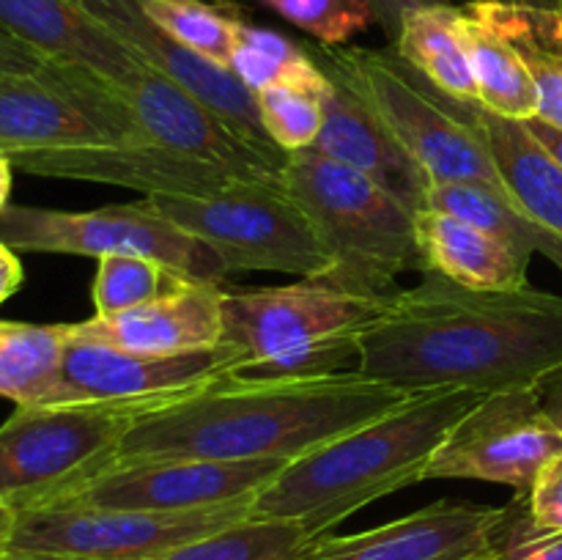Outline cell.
<instances>
[{
	"label": "cell",
	"instance_id": "obj_1",
	"mask_svg": "<svg viewBox=\"0 0 562 560\" xmlns=\"http://www.w3.org/2000/svg\"><path fill=\"white\" fill-rule=\"evenodd\" d=\"M357 371L406 393L543 388L562 371V296L532 285L477 291L423 272L362 333Z\"/></svg>",
	"mask_w": 562,
	"mask_h": 560
},
{
	"label": "cell",
	"instance_id": "obj_2",
	"mask_svg": "<svg viewBox=\"0 0 562 560\" xmlns=\"http://www.w3.org/2000/svg\"><path fill=\"white\" fill-rule=\"evenodd\" d=\"M412 395L360 371L311 379H236L225 373L137 421L121 439L115 461H294Z\"/></svg>",
	"mask_w": 562,
	"mask_h": 560
},
{
	"label": "cell",
	"instance_id": "obj_3",
	"mask_svg": "<svg viewBox=\"0 0 562 560\" xmlns=\"http://www.w3.org/2000/svg\"><path fill=\"white\" fill-rule=\"evenodd\" d=\"M481 393L428 390L395 410L289 461L252 497L250 516L285 519L322 538L357 514L412 483L426 481L434 450Z\"/></svg>",
	"mask_w": 562,
	"mask_h": 560
},
{
	"label": "cell",
	"instance_id": "obj_4",
	"mask_svg": "<svg viewBox=\"0 0 562 560\" xmlns=\"http://www.w3.org/2000/svg\"><path fill=\"white\" fill-rule=\"evenodd\" d=\"M395 294H357L324 278L225 291L223 340L236 379H311L355 371L360 338Z\"/></svg>",
	"mask_w": 562,
	"mask_h": 560
},
{
	"label": "cell",
	"instance_id": "obj_5",
	"mask_svg": "<svg viewBox=\"0 0 562 560\" xmlns=\"http://www.w3.org/2000/svg\"><path fill=\"white\" fill-rule=\"evenodd\" d=\"M280 187L311 217L329 256L327 283L357 294H395L398 275L426 272L415 214L387 190L316 148L285 154Z\"/></svg>",
	"mask_w": 562,
	"mask_h": 560
},
{
	"label": "cell",
	"instance_id": "obj_6",
	"mask_svg": "<svg viewBox=\"0 0 562 560\" xmlns=\"http://www.w3.org/2000/svg\"><path fill=\"white\" fill-rule=\"evenodd\" d=\"M162 406L168 404H20L0 426V500L31 511L71 497L113 464L126 432Z\"/></svg>",
	"mask_w": 562,
	"mask_h": 560
},
{
	"label": "cell",
	"instance_id": "obj_7",
	"mask_svg": "<svg viewBox=\"0 0 562 560\" xmlns=\"http://www.w3.org/2000/svg\"><path fill=\"white\" fill-rule=\"evenodd\" d=\"M324 75L355 88L384 121L395 141L417 159L431 184L483 181L508 190L481 132L450 108L448 99L423 80L395 49L307 47Z\"/></svg>",
	"mask_w": 562,
	"mask_h": 560
},
{
	"label": "cell",
	"instance_id": "obj_8",
	"mask_svg": "<svg viewBox=\"0 0 562 560\" xmlns=\"http://www.w3.org/2000/svg\"><path fill=\"white\" fill-rule=\"evenodd\" d=\"M162 217L212 247L234 272L318 278L329 256L300 203L278 179H239L214 195H143Z\"/></svg>",
	"mask_w": 562,
	"mask_h": 560
},
{
	"label": "cell",
	"instance_id": "obj_9",
	"mask_svg": "<svg viewBox=\"0 0 562 560\" xmlns=\"http://www.w3.org/2000/svg\"><path fill=\"white\" fill-rule=\"evenodd\" d=\"M0 242L14 253L151 258L168 272L201 283L220 285L231 278V269L212 247L162 217L146 198L93 212H55L9 203L0 212Z\"/></svg>",
	"mask_w": 562,
	"mask_h": 560
},
{
	"label": "cell",
	"instance_id": "obj_10",
	"mask_svg": "<svg viewBox=\"0 0 562 560\" xmlns=\"http://www.w3.org/2000/svg\"><path fill=\"white\" fill-rule=\"evenodd\" d=\"M124 143L148 141L110 82L55 64L0 77V152L16 170L49 154Z\"/></svg>",
	"mask_w": 562,
	"mask_h": 560
},
{
	"label": "cell",
	"instance_id": "obj_11",
	"mask_svg": "<svg viewBox=\"0 0 562 560\" xmlns=\"http://www.w3.org/2000/svg\"><path fill=\"white\" fill-rule=\"evenodd\" d=\"M250 505L252 497L198 511L44 505L16 511L5 549L69 560H159L184 544L247 519Z\"/></svg>",
	"mask_w": 562,
	"mask_h": 560
},
{
	"label": "cell",
	"instance_id": "obj_12",
	"mask_svg": "<svg viewBox=\"0 0 562 560\" xmlns=\"http://www.w3.org/2000/svg\"><path fill=\"white\" fill-rule=\"evenodd\" d=\"M562 453V432L543 410L541 388L486 393L450 426L426 467L428 478L503 483L527 494Z\"/></svg>",
	"mask_w": 562,
	"mask_h": 560
},
{
	"label": "cell",
	"instance_id": "obj_13",
	"mask_svg": "<svg viewBox=\"0 0 562 560\" xmlns=\"http://www.w3.org/2000/svg\"><path fill=\"white\" fill-rule=\"evenodd\" d=\"M223 344L190 355H140L88 338L69 324L58 384L44 404L88 401H159L170 404L234 371Z\"/></svg>",
	"mask_w": 562,
	"mask_h": 560
},
{
	"label": "cell",
	"instance_id": "obj_14",
	"mask_svg": "<svg viewBox=\"0 0 562 560\" xmlns=\"http://www.w3.org/2000/svg\"><path fill=\"white\" fill-rule=\"evenodd\" d=\"M289 461L217 459H132L115 461L60 503L97 508L198 511L250 500ZM58 505V503H55ZM44 508V505H42Z\"/></svg>",
	"mask_w": 562,
	"mask_h": 560
},
{
	"label": "cell",
	"instance_id": "obj_15",
	"mask_svg": "<svg viewBox=\"0 0 562 560\" xmlns=\"http://www.w3.org/2000/svg\"><path fill=\"white\" fill-rule=\"evenodd\" d=\"M115 93L154 146L217 165L241 179L280 176L285 163L280 148H263L247 141L195 93L148 64H143L124 86L115 88Z\"/></svg>",
	"mask_w": 562,
	"mask_h": 560
},
{
	"label": "cell",
	"instance_id": "obj_16",
	"mask_svg": "<svg viewBox=\"0 0 562 560\" xmlns=\"http://www.w3.org/2000/svg\"><path fill=\"white\" fill-rule=\"evenodd\" d=\"M503 519L505 505L439 500L373 530L327 533L302 560H497Z\"/></svg>",
	"mask_w": 562,
	"mask_h": 560
},
{
	"label": "cell",
	"instance_id": "obj_17",
	"mask_svg": "<svg viewBox=\"0 0 562 560\" xmlns=\"http://www.w3.org/2000/svg\"><path fill=\"white\" fill-rule=\"evenodd\" d=\"M327 80L322 93L324 124L313 148L376 181L412 214L428 209L431 179L426 170L395 141L393 132L355 88L333 75H327Z\"/></svg>",
	"mask_w": 562,
	"mask_h": 560
},
{
	"label": "cell",
	"instance_id": "obj_18",
	"mask_svg": "<svg viewBox=\"0 0 562 560\" xmlns=\"http://www.w3.org/2000/svg\"><path fill=\"white\" fill-rule=\"evenodd\" d=\"M223 296L217 283L179 278L157 300L115 316L77 322V333L140 355H190L223 340Z\"/></svg>",
	"mask_w": 562,
	"mask_h": 560
},
{
	"label": "cell",
	"instance_id": "obj_19",
	"mask_svg": "<svg viewBox=\"0 0 562 560\" xmlns=\"http://www.w3.org/2000/svg\"><path fill=\"white\" fill-rule=\"evenodd\" d=\"M22 170L33 176H53V179L130 187L143 195H214L241 179L217 165L181 157L154 143H124V146L49 154V157L33 159Z\"/></svg>",
	"mask_w": 562,
	"mask_h": 560
},
{
	"label": "cell",
	"instance_id": "obj_20",
	"mask_svg": "<svg viewBox=\"0 0 562 560\" xmlns=\"http://www.w3.org/2000/svg\"><path fill=\"white\" fill-rule=\"evenodd\" d=\"M0 27L47 64L88 71L113 88L124 86L143 66L75 0H0Z\"/></svg>",
	"mask_w": 562,
	"mask_h": 560
},
{
	"label": "cell",
	"instance_id": "obj_21",
	"mask_svg": "<svg viewBox=\"0 0 562 560\" xmlns=\"http://www.w3.org/2000/svg\"><path fill=\"white\" fill-rule=\"evenodd\" d=\"M445 99L481 132L505 187L519 206L562 242V163L532 135L527 121L494 115L477 102Z\"/></svg>",
	"mask_w": 562,
	"mask_h": 560
},
{
	"label": "cell",
	"instance_id": "obj_22",
	"mask_svg": "<svg viewBox=\"0 0 562 560\" xmlns=\"http://www.w3.org/2000/svg\"><path fill=\"white\" fill-rule=\"evenodd\" d=\"M415 236L426 272H437L477 291H514L530 285V261L459 214L423 209L415 214Z\"/></svg>",
	"mask_w": 562,
	"mask_h": 560
},
{
	"label": "cell",
	"instance_id": "obj_23",
	"mask_svg": "<svg viewBox=\"0 0 562 560\" xmlns=\"http://www.w3.org/2000/svg\"><path fill=\"white\" fill-rule=\"evenodd\" d=\"M467 5L494 31L503 33L525 60L538 88L536 121L562 130V9H536L497 0H470Z\"/></svg>",
	"mask_w": 562,
	"mask_h": 560
},
{
	"label": "cell",
	"instance_id": "obj_24",
	"mask_svg": "<svg viewBox=\"0 0 562 560\" xmlns=\"http://www.w3.org/2000/svg\"><path fill=\"white\" fill-rule=\"evenodd\" d=\"M393 49L439 93L459 102H477L475 77L459 27V5L437 3L406 11Z\"/></svg>",
	"mask_w": 562,
	"mask_h": 560
},
{
	"label": "cell",
	"instance_id": "obj_25",
	"mask_svg": "<svg viewBox=\"0 0 562 560\" xmlns=\"http://www.w3.org/2000/svg\"><path fill=\"white\" fill-rule=\"evenodd\" d=\"M459 27L475 77L477 104L503 119H536L538 88L514 44L470 5H459Z\"/></svg>",
	"mask_w": 562,
	"mask_h": 560
},
{
	"label": "cell",
	"instance_id": "obj_26",
	"mask_svg": "<svg viewBox=\"0 0 562 560\" xmlns=\"http://www.w3.org/2000/svg\"><path fill=\"white\" fill-rule=\"evenodd\" d=\"M428 209L459 214L514 247L527 261L541 253L562 269V242L532 220L508 190L483 181H439L428 190Z\"/></svg>",
	"mask_w": 562,
	"mask_h": 560
},
{
	"label": "cell",
	"instance_id": "obj_27",
	"mask_svg": "<svg viewBox=\"0 0 562 560\" xmlns=\"http://www.w3.org/2000/svg\"><path fill=\"white\" fill-rule=\"evenodd\" d=\"M69 324L0 322V395L44 404L58 384Z\"/></svg>",
	"mask_w": 562,
	"mask_h": 560
},
{
	"label": "cell",
	"instance_id": "obj_28",
	"mask_svg": "<svg viewBox=\"0 0 562 560\" xmlns=\"http://www.w3.org/2000/svg\"><path fill=\"white\" fill-rule=\"evenodd\" d=\"M318 538L285 519H247L184 544L159 560H302Z\"/></svg>",
	"mask_w": 562,
	"mask_h": 560
},
{
	"label": "cell",
	"instance_id": "obj_29",
	"mask_svg": "<svg viewBox=\"0 0 562 560\" xmlns=\"http://www.w3.org/2000/svg\"><path fill=\"white\" fill-rule=\"evenodd\" d=\"M148 20L192 53L228 66L241 14L220 0H137Z\"/></svg>",
	"mask_w": 562,
	"mask_h": 560
},
{
	"label": "cell",
	"instance_id": "obj_30",
	"mask_svg": "<svg viewBox=\"0 0 562 560\" xmlns=\"http://www.w3.org/2000/svg\"><path fill=\"white\" fill-rule=\"evenodd\" d=\"M228 69L252 93L278 82H322L327 77L311 49L267 27H252L250 22H241L236 33Z\"/></svg>",
	"mask_w": 562,
	"mask_h": 560
},
{
	"label": "cell",
	"instance_id": "obj_31",
	"mask_svg": "<svg viewBox=\"0 0 562 560\" xmlns=\"http://www.w3.org/2000/svg\"><path fill=\"white\" fill-rule=\"evenodd\" d=\"M327 82V77L322 82H278L256 93L258 119L280 152L294 154L316 146L324 124L322 93Z\"/></svg>",
	"mask_w": 562,
	"mask_h": 560
},
{
	"label": "cell",
	"instance_id": "obj_32",
	"mask_svg": "<svg viewBox=\"0 0 562 560\" xmlns=\"http://www.w3.org/2000/svg\"><path fill=\"white\" fill-rule=\"evenodd\" d=\"M181 275L168 272L162 264L137 256H104L99 258L93 278V316H115L137 305L157 300Z\"/></svg>",
	"mask_w": 562,
	"mask_h": 560
},
{
	"label": "cell",
	"instance_id": "obj_33",
	"mask_svg": "<svg viewBox=\"0 0 562 560\" xmlns=\"http://www.w3.org/2000/svg\"><path fill=\"white\" fill-rule=\"evenodd\" d=\"M283 20L311 33L324 47H344L351 36L376 25L371 0H261Z\"/></svg>",
	"mask_w": 562,
	"mask_h": 560
},
{
	"label": "cell",
	"instance_id": "obj_34",
	"mask_svg": "<svg viewBox=\"0 0 562 560\" xmlns=\"http://www.w3.org/2000/svg\"><path fill=\"white\" fill-rule=\"evenodd\" d=\"M497 560H562V530H543L530 519L527 494L505 505Z\"/></svg>",
	"mask_w": 562,
	"mask_h": 560
},
{
	"label": "cell",
	"instance_id": "obj_35",
	"mask_svg": "<svg viewBox=\"0 0 562 560\" xmlns=\"http://www.w3.org/2000/svg\"><path fill=\"white\" fill-rule=\"evenodd\" d=\"M530 519L543 530H562V453L554 456L527 492Z\"/></svg>",
	"mask_w": 562,
	"mask_h": 560
},
{
	"label": "cell",
	"instance_id": "obj_36",
	"mask_svg": "<svg viewBox=\"0 0 562 560\" xmlns=\"http://www.w3.org/2000/svg\"><path fill=\"white\" fill-rule=\"evenodd\" d=\"M44 66H47V60L42 55L33 53L27 44H22L20 38L0 27V77L33 75V71H42Z\"/></svg>",
	"mask_w": 562,
	"mask_h": 560
},
{
	"label": "cell",
	"instance_id": "obj_37",
	"mask_svg": "<svg viewBox=\"0 0 562 560\" xmlns=\"http://www.w3.org/2000/svg\"><path fill=\"white\" fill-rule=\"evenodd\" d=\"M373 11H376V25H382V31L387 33L390 42H395L401 31V20H404L406 11L420 9V5H437L448 3V0H371Z\"/></svg>",
	"mask_w": 562,
	"mask_h": 560
},
{
	"label": "cell",
	"instance_id": "obj_38",
	"mask_svg": "<svg viewBox=\"0 0 562 560\" xmlns=\"http://www.w3.org/2000/svg\"><path fill=\"white\" fill-rule=\"evenodd\" d=\"M22 264L11 247L0 242V302L9 300L16 289L22 285Z\"/></svg>",
	"mask_w": 562,
	"mask_h": 560
},
{
	"label": "cell",
	"instance_id": "obj_39",
	"mask_svg": "<svg viewBox=\"0 0 562 560\" xmlns=\"http://www.w3.org/2000/svg\"><path fill=\"white\" fill-rule=\"evenodd\" d=\"M541 395H543V410H547V415L552 417L554 426L562 432V371L554 373L549 382H543Z\"/></svg>",
	"mask_w": 562,
	"mask_h": 560
},
{
	"label": "cell",
	"instance_id": "obj_40",
	"mask_svg": "<svg viewBox=\"0 0 562 560\" xmlns=\"http://www.w3.org/2000/svg\"><path fill=\"white\" fill-rule=\"evenodd\" d=\"M527 126H530L532 135H536L538 141H541L543 146L554 154V159L562 163V130H554V126L543 124V121H536V119L527 121Z\"/></svg>",
	"mask_w": 562,
	"mask_h": 560
},
{
	"label": "cell",
	"instance_id": "obj_41",
	"mask_svg": "<svg viewBox=\"0 0 562 560\" xmlns=\"http://www.w3.org/2000/svg\"><path fill=\"white\" fill-rule=\"evenodd\" d=\"M14 525H16V508L5 503V500H0V549L9 547Z\"/></svg>",
	"mask_w": 562,
	"mask_h": 560
},
{
	"label": "cell",
	"instance_id": "obj_42",
	"mask_svg": "<svg viewBox=\"0 0 562 560\" xmlns=\"http://www.w3.org/2000/svg\"><path fill=\"white\" fill-rule=\"evenodd\" d=\"M11 176H14V165L11 159L0 152V212L9 206V192H11Z\"/></svg>",
	"mask_w": 562,
	"mask_h": 560
},
{
	"label": "cell",
	"instance_id": "obj_43",
	"mask_svg": "<svg viewBox=\"0 0 562 560\" xmlns=\"http://www.w3.org/2000/svg\"><path fill=\"white\" fill-rule=\"evenodd\" d=\"M0 560H69V558H55V555H36V552H20V549H0Z\"/></svg>",
	"mask_w": 562,
	"mask_h": 560
},
{
	"label": "cell",
	"instance_id": "obj_44",
	"mask_svg": "<svg viewBox=\"0 0 562 560\" xmlns=\"http://www.w3.org/2000/svg\"><path fill=\"white\" fill-rule=\"evenodd\" d=\"M497 3L536 5V9H562V0H497Z\"/></svg>",
	"mask_w": 562,
	"mask_h": 560
}]
</instances>
